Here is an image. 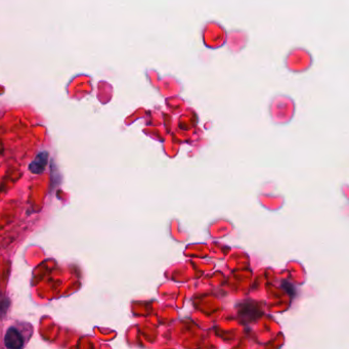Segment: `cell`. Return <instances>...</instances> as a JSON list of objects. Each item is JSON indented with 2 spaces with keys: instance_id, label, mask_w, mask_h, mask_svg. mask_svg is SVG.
<instances>
[{
  "instance_id": "obj_2",
  "label": "cell",
  "mask_w": 349,
  "mask_h": 349,
  "mask_svg": "<svg viewBox=\"0 0 349 349\" xmlns=\"http://www.w3.org/2000/svg\"><path fill=\"white\" fill-rule=\"evenodd\" d=\"M47 161H48V153L41 152L35 157L34 161H32L30 166H29V169H30V171L34 174H41L42 172H44L45 167L47 165Z\"/></svg>"
},
{
  "instance_id": "obj_1",
  "label": "cell",
  "mask_w": 349,
  "mask_h": 349,
  "mask_svg": "<svg viewBox=\"0 0 349 349\" xmlns=\"http://www.w3.org/2000/svg\"><path fill=\"white\" fill-rule=\"evenodd\" d=\"M33 327L30 324L18 322L8 327L4 335V345L9 349L23 348L33 335Z\"/></svg>"
}]
</instances>
